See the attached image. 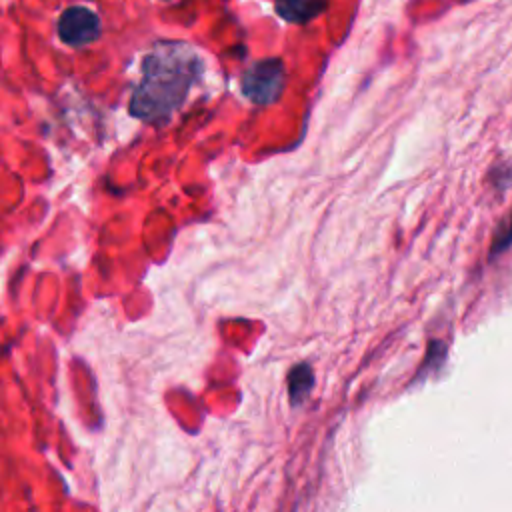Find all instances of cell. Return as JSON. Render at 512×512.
Instances as JSON below:
<instances>
[{
  "instance_id": "obj_2",
  "label": "cell",
  "mask_w": 512,
  "mask_h": 512,
  "mask_svg": "<svg viewBox=\"0 0 512 512\" xmlns=\"http://www.w3.org/2000/svg\"><path fill=\"white\" fill-rule=\"evenodd\" d=\"M286 72L280 60L268 58L250 66L242 76V94L254 104H272L284 90Z\"/></svg>"
},
{
  "instance_id": "obj_3",
  "label": "cell",
  "mask_w": 512,
  "mask_h": 512,
  "mask_svg": "<svg viewBox=\"0 0 512 512\" xmlns=\"http://www.w3.org/2000/svg\"><path fill=\"white\" fill-rule=\"evenodd\" d=\"M100 20L96 12L86 6H70L60 14L58 36L72 46H84L98 38Z\"/></svg>"
},
{
  "instance_id": "obj_1",
  "label": "cell",
  "mask_w": 512,
  "mask_h": 512,
  "mask_svg": "<svg viewBox=\"0 0 512 512\" xmlns=\"http://www.w3.org/2000/svg\"><path fill=\"white\" fill-rule=\"evenodd\" d=\"M202 60L184 42H158L142 62V78L130 112L142 120H166L186 100L202 72Z\"/></svg>"
},
{
  "instance_id": "obj_5",
  "label": "cell",
  "mask_w": 512,
  "mask_h": 512,
  "mask_svg": "<svg viewBox=\"0 0 512 512\" xmlns=\"http://www.w3.org/2000/svg\"><path fill=\"white\" fill-rule=\"evenodd\" d=\"M314 388V372L306 362L296 364L288 374V396L290 402L296 406L304 398H308L310 390Z\"/></svg>"
},
{
  "instance_id": "obj_4",
  "label": "cell",
  "mask_w": 512,
  "mask_h": 512,
  "mask_svg": "<svg viewBox=\"0 0 512 512\" xmlns=\"http://www.w3.org/2000/svg\"><path fill=\"white\" fill-rule=\"evenodd\" d=\"M328 0H276V12L294 24L308 22L324 12Z\"/></svg>"
}]
</instances>
